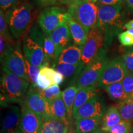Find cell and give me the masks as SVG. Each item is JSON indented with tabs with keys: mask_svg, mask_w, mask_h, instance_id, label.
Listing matches in <instances>:
<instances>
[{
	"mask_svg": "<svg viewBox=\"0 0 133 133\" xmlns=\"http://www.w3.org/2000/svg\"><path fill=\"white\" fill-rule=\"evenodd\" d=\"M79 89V88L74 84L69 86L62 92V99L65 105L66 112H67V119L69 123L71 121V118L73 117V107H74L76 94Z\"/></svg>",
	"mask_w": 133,
	"mask_h": 133,
	"instance_id": "d4e9b609",
	"label": "cell"
},
{
	"mask_svg": "<svg viewBox=\"0 0 133 133\" xmlns=\"http://www.w3.org/2000/svg\"><path fill=\"white\" fill-rule=\"evenodd\" d=\"M15 133H24V132H22V131H21V130H20V129H18V130L17 131H16V132H15Z\"/></svg>",
	"mask_w": 133,
	"mask_h": 133,
	"instance_id": "7bdbcfd3",
	"label": "cell"
},
{
	"mask_svg": "<svg viewBox=\"0 0 133 133\" xmlns=\"http://www.w3.org/2000/svg\"><path fill=\"white\" fill-rule=\"evenodd\" d=\"M81 61V47L72 44L61 51L55 63L76 64Z\"/></svg>",
	"mask_w": 133,
	"mask_h": 133,
	"instance_id": "e0dca14e",
	"label": "cell"
},
{
	"mask_svg": "<svg viewBox=\"0 0 133 133\" xmlns=\"http://www.w3.org/2000/svg\"><path fill=\"white\" fill-rule=\"evenodd\" d=\"M122 83L126 94L133 99V73H129L122 80Z\"/></svg>",
	"mask_w": 133,
	"mask_h": 133,
	"instance_id": "d6a6232c",
	"label": "cell"
},
{
	"mask_svg": "<svg viewBox=\"0 0 133 133\" xmlns=\"http://www.w3.org/2000/svg\"><path fill=\"white\" fill-rule=\"evenodd\" d=\"M129 30V31H131V33H132V34H133V29H130V30Z\"/></svg>",
	"mask_w": 133,
	"mask_h": 133,
	"instance_id": "f6af8a7d",
	"label": "cell"
},
{
	"mask_svg": "<svg viewBox=\"0 0 133 133\" xmlns=\"http://www.w3.org/2000/svg\"><path fill=\"white\" fill-rule=\"evenodd\" d=\"M74 133H78V132H75H75H74Z\"/></svg>",
	"mask_w": 133,
	"mask_h": 133,
	"instance_id": "bcb514c9",
	"label": "cell"
},
{
	"mask_svg": "<svg viewBox=\"0 0 133 133\" xmlns=\"http://www.w3.org/2000/svg\"><path fill=\"white\" fill-rule=\"evenodd\" d=\"M129 73L123 59L116 57L109 61L100 77L98 87L101 89H105L110 84L122 81Z\"/></svg>",
	"mask_w": 133,
	"mask_h": 133,
	"instance_id": "ba28073f",
	"label": "cell"
},
{
	"mask_svg": "<svg viewBox=\"0 0 133 133\" xmlns=\"http://www.w3.org/2000/svg\"><path fill=\"white\" fill-rule=\"evenodd\" d=\"M94 3L99 5L107 6H122L123 0H92Z\"/></svg>",
	"mask_w": 133,
	"mask_h": 133,
	"instance_id": "8d00e7d4",
	"label": "cell"
},
{
	"mask_svg": "<svg viewBox=\"0 0 133 133\" xmlns=\"http://www.w3.org/2000/svg\"><path fill=\"white\" fill-rule=\"evenodd\" d=\"M122 8V6H98L97 28L104 35V40H110L123 29Z\"/></svg>",
	"mask_w": 133,
	"mask_h": 133,
	"instance_id": "7a4b0ae2",
	"label": "cell"
},
{
	"mask_svg": "<svg viewBox=\"0 0 133 133\" xmlns=\"http://www.w3.org/2000/svg\"><path fill=\"white\" fill-rule=\"evenodd\" d=\"M38 3H39L41 5H50L54 4L59 0H36Z\"/></svg>",
	"mask_w": 133,
	"mask_h": 133,
	"instance_id": "74e56055",
	"label": "cell"
},
{
	"mask_svg": "<svg viewBox=\"0 0 133 133\" xmlns=\"http://www.w3.org/2000/svg\"><path fill=\"white\" fill-rule=\"evenodd\" d=\"M44 66H48L50 63L53 64L57 59L56 49L50 34L44 33Z\"/></svg>",
	"mask_w": 133,
	"mask_h": 133,
	"instance_id": "4316f807",
	"label": "cell"
},
{
	"mask_svg": "<svg viewBox=\"0 0 133 133\" xmlns=\"http://www.w3.org/2000/svg\"><path fill=\"white\" fill-rule=\"evenodd\" d=\"M8 24L6 19V12L5 11L1 9L0 11V33L1 36H2L5 39L9 40V35L8 33Z\"/></svg>",
	"mask_w": 133,
	"mask_h": 133,
	"instance_id": "1f68e13d",
	"label": "cell"
},
{
	"mask_svg": "<svg viewBox=\"0 0 133 133\" xmlns=\"http://www.w3.org/2000/svg\"><path fill=\"white\" fill-rule=\"evenodd\" d=\"M101 122V118H83L76 119L75 132L92 133L99 128Z\"/></svg>",
	"mask_w": 133,
	"mask_h": 133,
	"instance_id": "603a6c76",
	"label": "cell"
},
{
	"mask_svg": "<svg viewBox=\"0 0 133 133\" xmlns=\"http://www.w3.org/2000/svg\"><path fill=\"white\" fill-rule=\"evenodd\" d=\"M22 112L19 107L11 105L3 120L1 133H15L19 129Z\"/></svg>",
	"mask_w": 133,
	"mask_h": 133,
	"instance_id": "2e32d148",
	"label": "cell"
},
{
	"mask_svg": "<svg viewBox=\"0 0 133 133\" xmlns=\"http://www.w3.org/2000/svg\"><path fill=\"white\" fill-rule=\"evenodd\" d=\"M104 44V35L97 28L91 30L85 44L81 48V61L86 65L93 62L102 49Z\"/></svg>",
	"mask_w": 133,
	"mask_h": 133,
	"instance_id": "9c48e42d",
	"label": "cell"
},
{
	"mask_svg": "<svg viewBox=\"0 0 133 133\" xmlns=\"http://www.w3.org/2000/svg\"><path fill=\"white\" fill-rule=\"evenodd\" d=\"M123 28L127 30L133 29V20H131V21H129L128 22L126 23V24L124 25Z\"/></svg>",
	"mask_w": 133,
	"mask_h": 133,
	"instance_id": "ab89813d",
	"label": "cell"
},
{
	"mask_svg": "<svg viewBox=\"0 0 133 133\" xmlns=\"http://www.w3.org/2000/svg\"><path fill=\"white\" fill-rule=\"evenodd\" d=\"M25 64L26 67V72H27V75L28 76H29V81L31 85L35 86V87H38L37 78L41 69L39 67H38V66H36L31 64L26 59Z\"/></svg>",
	"mask_w": 133,
	"mask_h": 133,
	"instance_id": "f1b7e54d",
	"label": "cell"
},
{
	"mask_svg": "<svg viewBox=\"0 0 133 133\" xmlns=\"http://www.w3.org/2000/svg\"><path fill=\"white\" fill-rule=\"evenodd\" d=\"M3 67L22 78L29 81L26 72L25 59L18 49H11L1 61Z\"/></svg>",
	"mask_w": 133,
	"mask_h": 133,
	"instance_id": "8fae6325",
	"label": "cell"
},
{
	"mask_svg": "<svg viewBox=\"0 0 133 133\" xmlns=\"http://www.w3.org/2000/svg\"><path fill=\"white\" fill-rule=\"evenodd\" d=\"M50 36L56 47L57 59L61 51L70 46L72 40V37L67 23L62 25L54 30L52 33H50Z\"/></svg>",
	"mask_w": 133,
	"mask_h": 133,
	"instance_id": "5bb4252c",
	"label": "cell"
},
{
	"mask_svg": "<svg viewBox=\"0 0 133 133\" xmlns=\"http://www.w3.org/2000/svg\"><path fill=\"white\" fill-rule=\"evenodd\" d=\"M24 57L31 64L41 69L44 66V34L36 26H33L23 44Z\"/></svg>",
	"mask_w": 133,
	"mask_h": 133,
	"instance_id": "277c9868",
	"label": "cell"
},
{
	"mask_svg": "<svg viewBox=\"0 0 133 133\" xmlns=\"http://www.w3.org/2000/svg\"><path fill=\"white\" fill-rule=\"evenodd\" d=\"M67 25L70 31L74 44L82 48L87 40L88 34L82 25L77 22L70 14Z\"/></svg>",
	"mask_w": 133,
	"mask_h": 133,
	"instance_id": "ffe728a7",
	"label": "cell"
},
{
	"mask_svg": "<svg viewBox=\"0 0 133 133\" xmlns=\"http://www.w3.org/2000/svg\"><path fill=\"white\" fill-rule=\"evenodd\" d=\"M107 110V106L100 94L88 101L79 108L74 118H102Z\"/></svg>",
	"mask_w": 133,
	"mask_h": 133,
	"instance_id": "7c38bea8",
	"label": "cell"
},
{
	"mask_svg": "<svg viewBox=\"0 0 133 133\" xmlns=\"http://www.w3.org/2000/svg\"><path fill=\"white\" fill-rule=\"evenodd\" d=\"M3 71L1 77V105L7 106L11 103L22 105L30 83L4 67Z\"/></svg>",
	"mask_w": 133,
	"mask_h": 133,
	"instance_id": "6da1fadb",
	"label": "cell"
},
{
	"mask_svg": "<svg viewBox=\"0 0 133 133\" xmlns=\"http://www.w3.org/2000/svg\"><path fill=\"white\" fill-rule=\"evenodd\" d=\"M129 133H133V126H132V127H131V129Z\"/></svg>",
	"mask_w": 133,
	"mask_h": 133,
	"instance_id": "ee69618b",
	"label": "cell"
},
{
	"mask_svg": "<svg viewBox=\"0 0 133 133\" xmlns=\"http://www.w3.org/2000/svg\"><path fill=\"white\" fill-rule=\"evenodd\" d=\"M119 42L123 46H133V34L129 30L124 32L119 33L118 36Z\"/></svg>",
	"mask_w": 133,
	"mask_h": 133,
	"instance_id": "836d02e7",
	"label": "cell"
},
{
	"mask_svg": "<svg viewBox=\"0 0 133 133\" xmlns=\"http://www.w3.org/2000/svg\"><path fill=\"white\" fill-rule=\"evenodd\" d=\"M49 103L51 116L69 122L67 119V112L63 101L62 93Z\"/></svg>",
	"mask_w": 133,
	"mask_h": 133,
	"instance_id": "cb8c5ba5",
	"label": "cell"
},
{
	"mask_svg": "<svg viewBox=\"0 0 133 133\" xmlns=\"http://www.w3.org/2000/svg\"><path fill=\"white\" fill-rule=\"evenodd\" d=\"M132 124L130 121L122 119L120 122L110 129L109 133H129L130 131Z\"/></svg>",
	"mask_w": 133,
	"mask_h": 133,
	"instance_id": "4dcf8cb0",
	"label": "cell"
},
{
	"mask_svg": "<svg viewBox=\"0 0 133 133\" xmlns=\"http://www.w3.org/2000/svg\"><path fill=\"white\" fill-rule=\"evenodd\" d=\"M98 85L80 88L76 94L73 107V117L74 118L78 110L81 106L86 104L88 101L92 99L96 96L99 95L100 89L97 88Z\"/></svg>",
	"mask_w": 133,
	"mask_h": 133,
	"instance_id": "ac0fdd59",
	"label": "cell"
},
{
	"mask_svg": "<svg viewBox=\"0 0 133 133\" xmlns=\"http://www.w3.org/2000/svg\"><path fill=\"white\" fill-rule=\"evenodd\" d=\"M19 128L24 133H39L42 118L39 115L22 105Z\"/></svg>",
	"mask_w": 133,
	"mask_h": 133,
	"instance_id": "4fadbf2b",
	"label": "cell"
},
{
	"mask_svg": "<svg viewBox=\"0 0 133 133\" xmlns=\"http://www.w3.org/2000/svg\"><path fill=\"white\" fill-rule=\"evenodd\" d=\"M69 122L56 118L52 116H47L42 118V123L39 133H63Z\"/></svg>",
	"mask_w": 133,
	"mask_h": 133,
	"instance_id": "d6986e66",
	"label": "cell"
},
{
	"mask_svg": "<svg viewBox=\"0 0 133 133\" xmlns=\"http://www.w3.org/2000/svg\"><path fill=\"white\" fill-rule=\"evenodd\" d=\"M33 6L29 3L17 5L6 12L8 26L12 35L21 37L30 24L32 18Z\"/></svg>",
	"mask_w": 133,
	"mask_h": 133,
	"instance_id": "5b68a950",
	"label": "cell"
},
{
	"mask_svg": "<svg viewBox=\"0 0 133 133\" xmlns=\"http://www.w3.org/2000/svg\"><path fill=\"white\" fill-rule=\"evenodd\" d=\"M63 133H71L70 129L69 124V125L66 126V127L65 128V130H64V132H63Z\"/></svg>",
	"mask_w": 133,
	"mask_h": 133,
	"instance_id": "60d3db41",
	"label": "cell"
},
{
	"mask_svg": "<svg viewBox=\"0 0 133 133\" xmlns=\"http://www.w3.org/2000/svg\"><path fill=\"white\" fill-rule=\"evenodd\" d=\"M41 95L48 102L52 101L54 98L57 97L62 92H61L59 85H53L46 88L45 89H41L39 88Z\"/></svg>",
	"mask_w": 133,
	"mask_h": 133,
	"instance_id": "f546056e",
	"label": "cell"
},
{
	"mask_svg": "<svg viewBox=\"0 0 133 133\" xmlns=\"http://www.w3.org/2000/svg\"><path fill=\"white\" fill-rule=\"evenodd\" d=\"M92 133H105V132H104V131H103L102 129H101V128H99V129H97V130L94 131V132H92Z\"/></svg>",
	"mask_w": 133,
	"mask_h": 133,
	"instance_id": "b9f144b4",
	"label": "cell"
},
{
	"mask_svg": "<svg viewBox=\"0 0 133 133\" xmlns=\"http://www.w3.org/2000/svg\"><path fill=\"white\" fill-rule=\"evenodd\" d=\"M108 61L109 60L106 56V51L102 48L96 59L84 66L75 85L79 89L97 85L103 70Z\"/></svg>",
	"mask_w": 133,
	"mask_h": 133,
	"instance_id": "8992f818",
	"label": "cell"
},
{
	"mask_svg": "<svg viewBox=\"0 0 133 133\" xmlns=\"http://www.w3.org/2000/svg\"><path fill=\"white\" fill-rule=\"evenodd\" d=\"M105 89L110 99L116 101L118 103L122 102L129 98L128 95L124 91L122 81H119L110 84Z\"/></svg>",
	"mask_w": 133,
	"mask_h": 133,
	"instance_id": "484cf974",
	"label": "cell"
},
{
	"mask_svg": "<svg viewBox=\"0 0 133 133\" xmlns=\"http://www.w3.org/2000/svg\"><path fill=\"white\" fill-rule=\"evenodd\" d=\"M125 2L129 10L133 12V0H125Z\"/></svg>",
	"mask_w": 133,
	"mask_h": 133,
	"instance_id": "f35d334b",
	"label": "cell"
},
{
	"mask_svg": "<svg viewBox=\"0 0 133 133\" xmlns=\"http://www.w3.org/2000/svg\"><path fill=\"white\" fill-rule=\"evenodd\" d=\"M120 113L116 106L112 105L106 110L102 118L101 129L105 132H108L113 126L122 120Z\"/></svg>",
	"mask_w": 133,
	"mask_h": 133,
	"instance_id": "7402d4cb",
	"label": "cell"
},
{
	"mask_svg": "<svg viewBox=\"0 0 133 133\" xmlns=\"http://www.w3.org/2000/svg\"><path fill=\"white\" fill-rule=\"evenodd\" d=\"M118 109L123 119L133 122V99L128 98L122 102L118 103Z\"/></svg>",
	"mask_w": 133,
	"mask_h": 133,
	"instance_id": "83f0119b",
	"label": "cell"
},
{
	"mask_svg": "<svg viewBox=\"0 0 133 133\" xmlns=\"http://www.w3.org/2000/svg\"><path fill=\"white\" fill-rule=\"evenodd\" d=\"M86 65L83 62L76 64H52L53 68L58 72L62 75L64 77V80H66V83L69 86H71L73 83H75L78 78L79 75Z\"/></svg>",
	"mask_w": 133,
	"mask_h": 133,
	"instance_id": "9a60e30c",
	"label": "cell"
},
{
	"mask_svg": "<svg viewBox=\"0 0 133 133\" xmlns=\"http://www.w3.org/2000/svg\"><path fill=\"white\" fill-rule=\"evenodd\" d=\"M22 105L39 115L42 118L51 116L49 103L41 95L38 87L30 85Z\"/></svg>",
	"mask_w": 133,
	"mask_h": 133,
	"instance_id": "30bf717a",
	"label": "cell"
},
{
	"mask_svg": "<svg viewBox=\"0 0 133 133\" xmlns=\"http://www.w3.org/2000/svg\"><path fill=\"white\" fill-rule=\"evenodd\" d=\"M69 16V13L63 8L52 6L43 9L38 22L43 33L50 34L59 26L66 24Z\"/></svg>",
	"mask_w": 133,
	"mask_h": 133,
	"instance_id": "52a82bcc",
	"label": "cell"
},
{
	"mask_svg": "<svg viewBox=\"0 0 133 133\" xmlns=\"http://www.w3.org/2000/svg\"><path fill=\"white\" fill-rule=\"evenodd\" d=\"M21 0H0L1 9L6 10L11 9L17 6Z\"/></svg>",
	"mask_w": 133,
	"mask_h": 133,
	"instance_id": "d590c367",
	"label": "cell"
},
{
	"mask_svg": "<svg viewBox=\"0 0 133 133\" xmlns=\"http://www.w3.org/2000/svg\"><path fill=\"white\" fill-rule=\"evenodd\" d=\"M122 59L129 72L133 73V49L126 52L123 56Z\"/></svg>",
	"mask_w": 133,
	"mask_h": 133,
	"instance_id": "e575fe53",
	"label": "cell"
},
{
	"mask_svg": "<svg viewBox=\"0 0 133 133\" xmlns=\"http://www.w3.org/2000/svg\"><path fill=\"white\" fill-rule=\"evenodd\" d=\"M58 71L54 68L43 66L41 68L37 78V86L41 89L56 84V78Z\"/></svg>",
	"mask_w": 133,
	"mask_h": 133,
	"instance_id": "44dd1931",
	"label": "cell"
},
{
	"mask_svg": "<svg viewBox=\"0 0 133 133\" xmlns=\"http://www.w3.org/2000/svg\"><path fill=\"white\" fill-rule=\"evenodd\" d=\"M67 12L83 26L88 34L97 27L98 5L92 0H70Z\"/></svg>",
	"mask_w": 133,
	"mask_h": 133,
	"instance_id": "3957f363",
	"label": "cell"
}]
</instances>
